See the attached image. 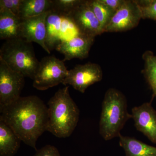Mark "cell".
<instances>
[{
  "mask_svg": "<svg viewBox=\"0 0 156 156\" xmlns=\"http://www.w3.org/2000/svg\"><path fill=\"white\" fill-rule=\"evenodd\" d=\"M50 11L35 17L21 19L20 33L21 38L29 43H37L48 54L50 50L47 45L46 20Z\"/></svg>",
  "mask_w": 156,
  "mask_h": 156,
  "instance_id": "obj_10",
  "label": "cell"
},
{
  "mask_svg": "<svg viewBox=\"0 0 156 156\" xmlns=\"http://www.w3.org/2000/svg\"><path fill=\"white\" fill-rule=\"evenodd\" d=\"M22 1V0H1L0 10H9L19 17L20 9Z\"/></svg>",
  "mask_w": 156,
  "mask_h": 156,
  "instance_id": "obj_22",
  "label": "cell"
},
{
  "mask_svg": "<svg viewBox=\"0 0 156 156\" xmlns=\"http://www.w3.org/2000/svg\"><path fill=\"white\" fill-rule=\"evenodd\" d=\"M21 140L9 126L0 120V156H14Z\"/></svg>",
  "mask_w": 156,
  "mask_h": 156,
  "instance_id": "obj_15",
  "label": "cell"
},
{
  "mask_svg": "<svg viewBox=\"0 0 156 156\" xmlns=\"http://www.w3.org/2000/svg\"><path fill=\"white\" fill-rule=\"evenodd\" d=\"M0 59L14 71L32 80L40 64L32 43L21 38L5 41L0 49Z\"/></svg>",
  "mask_w": 156,
  "mask_h": 156,
  "instance_id": "obj_4",
  "label": "cell"
},
{
  "mask_svg": "<svg viewBox=\"0 0 156 156\" xmlns=\"http://www.w3.org/2000/svg\"><path fill=\"white\" fill-rule=\"evenodd\" d=\"M119 145L126 156H156V147L148 145L133 137L120 135Z\"/></svg>",
  "mask_w": 156,
  "mask_h": 156,
  "instance_id": "obj_16",
  "label": "cell"
},
{
  "mask_svg": "<svg viewBox=\"0 0 156 156\" xmlns=\"http://www.w3.org/2000/svg\"><path fill=\"white\" fill-rule=\"evenodd\" d=\"M83 0H53L52 11L63 17H68Z\"/></svg>",
  "mask_w": 156,
  "mask_h": 156,
  "instance_id": "obj_20",
  "label": "cell"
},
{
  "mask_svg": "<svg viewBox=\"0 0 156 156\" xmlns=\"http://www.w3.org/2000/svg\"><path fill=\"white\" fill-rule=\"evenodd\" d=\"M142 58L144 61V75L156 97V56L152 51L147 50L143 54Z\"/></svg>",
  "mask_w": 156,
  "mask_h": 156,
  "instance_id": "obj_18",
  "label": "cell"
},
{
  "mask_svg": "<svg viewBox=\"0 0 156 156\" xmlns=\"http://www.w3.org/2000/svg\"><path fill=\"white\" fill-rule=\"evenodd\" d=\"M94 40L95 37L79 33L62 41L56 47V50L64 55V62L73 58L84 59L89 56Z\"/></svg>",
  "mask_w": 156,
  "mask_h": 156,
  "instance_id": "obj_11",
  "label": "cell"
},
{
  "mask_svg": "<svg viewBox=\"0 0 156 156\" xmlns=\"http://www.w3.org/2000/svg\"><path fill=\"white\" fill-rule=\"evenodd\" d=\"M0 120L5 123L27 145L36 151L37 140L47 131L48 108L36 95L20 97L0 110Z\"/></svg>",
  "mask_w": 156,
  "mask_h": 156,
  "instance_id": "obj_1",
  "label": "cell"
},
{
  "mask_svg": "<svg viewBox=\"0 0 156 156\" xmlns=\"http://www.w3.org/2000/svg\"><path fill=\"white\" fill-rule=\"evenodd\" d=\"M79 33L95 37L103 34L101 27L89 2L83 0L68 16Z\"/></svg>",
  "mask_w": 156,
  "mask_h": 156,
  "instance_id": "obj_9",
  "label": "cell"
},
{
  "mask_svg": "<svg viewBox=\"0 0 156 156\" xmlns=\"http://www.w3.org/2000/svg\"><path fill=\"white\" fill-rule=\"evenodd\" d=\"M103 78V72L100 66L89 62L76 65L69 70L68 74L62 84L70 85L76 90L84 93L88 87L100 82Z\"/></svg>",
  "mask_w": 156,
  "mask_h": 156,
  "instance_id": "obj_7",
  "label": "cell"
},
{
  "mask_svg": "<svg viewBox=\"0 0 156 156\" xmlns=\"http://www.w3.org/2000/svg\"><path fill=\"white\" fill-rule=\"evenodd\" d=\"M100 2L116 12L125 3V0H99Z\"/></svg>",
  "mask_w": 156,
  "mask_h": 156,
  "instance_id": "obj_24",
  "label": "cell"
},
{
  "mask_svg": "<svg viewBox=\"0 0 156 156\" xmlns=\"http://www.w3.org/2000/svg\"><path fill=\"white\" fill-rule=\"evenodd\" d=\"M64 17L52 10L47 17V45L50 50V48L57 47L61 42Z\"/></svg>",
  "mask_w": 156,
  "mask_h": 156,
  "instance_id": "obj_14",
  "label": "cell"
},
{
  "mask_svg": "<svg viewBox=\"0 0 156 156\" xmlns=\"http://www.w3.org/2000/svg\"><path fill=\"white\" fill-rule=\"evenodd\" d=\"M139 7L142 19L156 20V0H134Z\"/></svg>",
  "mask_w": 156,
  "mask_h": 156,
  "instance_id": "obj_21",
  "label": "cell"
},
{
  "mask_svg": "<svg viewBox=\"0 0 156 156\" xmlns=\"http://www.w3.org/2000/svg\"><path fill=\"white\" fill-rule=\"evenodd\" d=\"M53 0H22L19 17L21 19L38 16L52 10Z\"/></svg>",
  "mask_w": 156,
  "mask_h": 156,
  "instance_id": "obj_17",
  "label": "cell"
},
{
  "mask_svg": "<svg viewBox=\"0 0 156 156\" xmlns=\"http://www.w3.org/2000/svg\"><path fill=\"white\" fill-rule=\"evenodd\" d=\"M89 2L92 11L100 23L103 32L104 29L110 21L115 12L100 2L99 0H89Z\"/></svg>",
  "mask_w": 156,
  "mask_h": 156,
  "instance_id": "obj_19",
  "label": "cell"
},
{
  "mask_svg": "<svg viewBox=\"0 0 156 156\" xmlns=\"http://www.w3.org/2000/svg\"><path fill=\"white\" fill-rule=\"evenodd\" d=\"M64 61L55 56L43 57L33 79V86L41 91L62 83L68 74Z\"/></svg>",
  "mask_w": 156,
  "mask_h": 156,
  "instance_id": "obj_5",
  "label": "cell"
},
{
  "mask_svg": "<svg viewBox=\"0 0 156 156\" xmlns=\"http://www.w3.org/2000/svg\"><path fill=\"white\" fill-rule=\"evenodd\" d=\"M132 119L136 130L156 143V112L150 102L132 109Z\"/></svg>",
  "mask_w": 156,
  "mask_h": 156,
  "instance_id": "obj_12",
  "label": "cell"
},
{
  "mask_svg": "<svg viewBox=\"0 0 156 156\" xmlns=\"http://www.w3.org/2000/svg\"><path fill=\"white\" fill-rule=\"evenodd\" d=\"M25 78L0 59V110L20 97Z\"/></svg>",
  "mask_w": 156,
  "mask_h": 156,
  "instance_id": "obj_6",
  "label": "cell"
},
{
  "mask_svg": "<svg viewBox=\"0 0 156 156\" xmlns=\"http://www.w3.org/2000/svg\"><path fill=\"white\" fill-rule=\"evenodd\" d=\"M21 24L20 17L9 10H0V39L6 41L21 38Z\"/></svg>",
  "mask_w": 156,
  "mask_h": 156,
  "instance_id": "obj_13",
  "label": "cell"
},
{
  "mask_svg": "<svg viewBox=\"0 0 156 156\" xmlns=\"http://www.w3.org/2000/svg\"><path fill=\"white\" fill-rule=\"evenodd\" d=\"M142 19L141 12L134 0H125L103 30L104 33L122 32L138 26Z\"/></svg>",
  "mask_w": 156,
  "mask_h": 156,
  "instance_id": "obj_8",
  "label": "cell"
},
{
  "mask_svg": "<svg viewBox=\"0 0 156 156\" xmlns=\"http://www.w3.org/2000/svg\"><path fill=\"white\" fill-rule=\"evenodd\" d=\"M33 156H61L57 148L53 145H47L38 150Z\"/></svg>",
  "mask_w": 156,
  "mask_h": 156,
  "instance_id": "obj_23",
  "label": "cell"
},
{
  "mask_svg": "<svg viewBox=\"0 0 156 156\" xmlns=\"http://www.w3.org/2000/svg\"><path fill=\"white\" fill-rule=\"evenodd\" d=\"M132 119L128 110L127 99L119 90L109 88L105 92L102 103L99 124V134L105 140L121 135L126 122Z\"/></svg>",
  "mask_w": 156,
  "mask_h": 156,
  "instance_id": "obj_3",
  "label": "cell"
},
{
  "mask_svg": "<svg viewBox=\"0 0 156 156\" xmlns=\"http://www.w3.org/2000/svg\"><path fill=\"white\" fill-rule=\"evenodd\" d=\"M69 86L58 89L48 102L47 131L58 138L69 137L77 125L80 110L70 95Z\"/></svg>",
  "mask_w": 156,
  "mask_h": 156,
  "instance_id": "obj_2",
  "label": "cell"
}]
</instances>
